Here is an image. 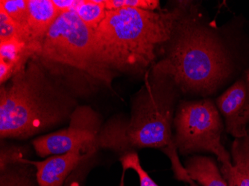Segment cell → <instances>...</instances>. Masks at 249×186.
<instances>
[{"label":"cell","instance_id":"obj_1","mask_svg":"<svg viewBox=\"0 0 249 186\" xmlns=\"http://www.w3.org/2000/svg\"><path fill=\"white\" fill-rule=\"evenodd\" d=\"M191 8L176 22L152 69L171 78L178 90L213 94L249 68V36L243 19L214 31L202 26Z\"/></svg>","mask_w":249,"mask_h":186},{"label":"cell","instance_id":"obj_2","mask_svg":"<svg viewBox=\"0 0 249 186\" xmlns=\"http://www.w3.org/2000/svg\"><path fill=\"white\" fill-rule=\"evenodd\" d=\"M190 2H178L173 9L120 8L107 11L93 31V46L103 66L116 77L145 76L161 57L176 22Z\"/></svg>","mask_w":249,"mask_h":186},{"label":"cell","instance_id":"obj_3","mask_svg":"<svg viewBox=\"0 0 249 186\" xmlns=\"http://www.w3.org/2000/svg\"><path fill=\"white\" fill-rule=\"evenodd\" d=\"M77 98L36 57L0 86V136L25 139L71 118Z\"/></svg>","mask_w":249,"mask_h":186},{"label":"cell","instance_id":"obj_4","mask_svg":"<svg viewBox=\"0 0 249 186\" xmlns=\"http://www.w3.org/2000/svg\"><path fill=\"white\" fill-rule=\"evenodd\" d=\"M135 95L128 120L113 119L102 127L97 148L117 152L159 148L170 160L178 159L172 121L178 89L169 77L150 69Z\"/></svg>","mask_w":249,"mask_h":186},{"label":"cell","instance_id":"obj_5","mask_svg":"<svg viewBox=\"0 0 249 186\" xmlns=\"http://www.w3.org/2000/svg\"><path fill=\"white\" fill-rule=\"evenodd\" d=\"M93 37V30L74 11L61 14L36 55L45 69L77 99L113 89L116 76L99 61Z\"/></svg>","mask_w":249,"mask_h":186},{"label":"cell","instance_id":"obj_6","mask_svg":"<svg viewBox=\"0 0 249 186\" xmlns=\"http://www.w3.org/2000/svg\"><path fill=\"white\" fill-rule=\"evenodd\" d=\"M176 148L181 153L208 151L223 164L224 173L233 167L230 155L221 143L223 130L216 106L209 99L180 103L174 119Z\"/></svg>","mask_w":249,"mask_h":186},{"label":"cell","instance_id":"obj_7","mask_svg":"<svg viewBox=\"0 0 249 186\" xmlns=\"http://www.w3.org/2000/svg\"><path fill=\"white\" fill-rule=\"evenodd\" d=\"M101 129L99 115L88 106H78L71 115L69 127L42 135L32 144L40 157L64 154L76 150L96 152Z\"/></svg>","mask_w":249,"mask_h":186},{"label":"cell","instance_id":"obj_8","mask_svg":"<svg viewBox=\"0 0 249 186\" xmlns=\"http://www.w3.org/2000/svg\"><path fill=\"white\" fill-rule=\"evenodd\" d=\"M219 111L225 119L226 131L235 138L248 134L249 123V68L216 100Z\"/></svg>","mask_w":249,"mask_h":186},{"label":"cell","instance_id":"obj_9","mask_svg":"<svg viewBox=\"0 0 249 186\" xmlns=\"http://www.w3.org/2000/svg\"><path fill=\"white\" fill-rule=\"evenodd\" d=\"M95 153L76 150L64 154L53 155L43 161H32L21 158L19 162L36 168V177L39 186H63L78 166L93 156Z\"/></svg>","mask_w":249,"mask_h":186},{"label":"cell","instance_id":"obj_10","mask_svg":"<svg viewBox=\"0 0 249 186\" xmlns=\"http://www.w3.org/2000/svg\"><path fill=\"white\" fill-rule=\"evenodd\" d=\"M28 3L26 32L32 43L41 46L43 39L61 14L53 0H28Z\"/></svg>","mask_w":249,"mask_h":186},{"label":"cell","instance_id":"obj_11","mask_svg":"<svg viewBox=\"0 0 249 186\" xmlns=\"http://www.w3.org/2000/svg\"><path fill=\"white\" fill-rule=\"evenodd\" d=\"M40 46L22 40L0 43V62L6 64L13 76L26 67L29 60L36 57Z\"/></svg>","mask_w":249,"mask_h":186},{"label":"cell","instance_id":"obj_12","mask_svg":"<svg viewBox=\"0 0 249 186\" xmlns=\"http://www.w3.org/2000/svg\"><path fill=\"white\" fill-rule=\"evenodd\" d=\"M185 169L192 180L199 182L203 186H228L211 158L194 156L187 161Z\"/></svg>","mask_w":249,"mask_h":186},{"label":"cell","instance_id":"obj_13","mask_svg":"<svg viewBox=\"0 0 249 186\" xmlns=\"http://www.w3.org/2000/svg\"><path fill=\"white\" fill-rule=\"evenodd\" d=\"M231 155L233 165L227 173L231 176L236 186H249V132L247 135L236 138L232 144Z\"/></svg>","mask_w":249,"mask_h":186},{"label":"cell","instance_id":"obj_14","mask_svg":"<svg viewBox=\"0 0 249 186\" xmlns=\"http://www.w3.org/2000/svg\"><path fill=\"white\" fill-rule=\"evenodd\" d=\"M106 0H79L74 12L87 26L96 30L106 17Z\"/></svg>","mask_w":249,"mask_h":186},{"label":"cell","instance_id":"obj_15","mask_svg":"<svg viewBox=\"0 0 249 186\" xmlns=\"http://www.w3.org/2000/svg\"><path fill=\"white\" fill-rule=\"evenodd\" d=\"M29 166L17 162L1 169V186H31Z\"/></svg>","mask_w":249,"mask_h":186},{"label":"cell","instance_id":"obj_16","mask_svg":"<svg viewBox=\"0 0 249 186\" xmlns=\"http://www.w3.org/2000/svg\"><path fill=\"white\" fill-rule=\"evenodd\" d=\"M12 40H26L32 43L26 31L17 24L8 14L0 8V43Z\"/></svg>","mask_w":249,"mask_h":186},{"label":"cell","instance_id":"obj_17","mask_svg":"<svg viewBox=\"0 0 249 186\" xmlns=\"http://www.w3.org/2000/svg\"><path fill=\"white\" fill-rule=\"evenodd\" d=\"M0 8H2L8 16L26 32L29 18L28 0H1Z\"/></svg>","mask_w":249,"mask_h":186},{"label":"cell","instance_id":"obj_18","mask_svg":"<svg viewBox=\"0 0 249 186\" xmlns=\"http://www.w3.org/2000/svg\"><path fill=\"white\" fill-rule=\"evenodd\" d=\"M123 171L132 169L138 173L141 186H159L149 177V174L142 169L140 162L139 156L135 152L124 153L120 159Z\"/></svg>","mask_w":249,"mask_h":186},{"label":"cell","instance_id":"obj_19","mask_svg":"<svg viewBox=\"0 0 249 186\" xmlns=\"http://www.w3.org/2000/svg\"><path fill=\"white\" fill-rule=\"evenodd\" d=\"M106 7L107 11L124 8L153 11L161 9L158 0H106Z\"/></svg>","mask_w":249,"mask_h":186},{"label":"cell","instance_id":"obj_20","mask_svg":"<svg viewBox=\"0 0 249 186\" xmlns=\"http://www.w3.org/2000/svg\"><path fill=\"white\" fill-rule=\"evenodd\" d=\"M23 157V150L18 147H2L1 149V169L8 165L15 164L19 162V159Z\"/></svg>","mask_w":249,"mask_h":186},{"label":"cell","instance_id":"obj_21","mask_svg":"<svg viewBox=\"0 0 249 186\" xmlns=\"http://www.w3.org/2000/svg\"><path fill=\"white\" fill-rule=\"evenodd\" d=\"M54 6L60 14L74 11L79 0H53Z\"/></svg>","mask_w":249,"mask_h":186},{"label":"cell","instance_id":"obj_22","mask_svg":"<svg viewBox=\"0 0 249 186\" xmlns=\"http://www.w3.org/2000/svg\"><path fill=\"white\" fill-rule=\"evenodd\" d=\"M71 177H69V178L67 179V181L64 183V186H78V183L75 182V183H72V182H71Z\"/></svg>","mask_w":249,"mask_h":186},{"label":"cell","instance_id":"obj_23","mask_svg":"<svg viewBox=\"0 0 249 186\" xmlns=\"http://www.w3.org/2000/svg\"><path fill=\"white\" fill-rule=\"evenodd\" d=\"M229 177V186H236V184H235L234 180H233V177L231 176H228Z\"/></svg>","mask_w":249,"mask_h":186},{"label":"cell","instance_id":"obj_24","mask_svg":"<svg viewBox=\"0 0 249 186\" xmlns=\"http://www.w3.org/2000/svg\"><path fill=\"white\" fill-rule=\"evenodd\" d=\"M124 173H125V172L123 171V176H122L121 182H120V186H124Z\"/></svg>","mask_w":249,"mask_h":186},{"label":"cell","instance_id":"obj_25","mask_svg":"<svg viewBox=\"0 0 249 186\" xmlns=\"http://www.w3.org/2000/svg\"><path fill=\"white\" fill-rule=\"evenodd\" d=\"M191 180H192L191 179H190V180H189L188 181H187V182H189V183H190H190H191L192 184H193V186H196V185L194 184V183H193V182H192Z\"/></svg>","mask_w":249,"mask_h":186}]
</instances>
